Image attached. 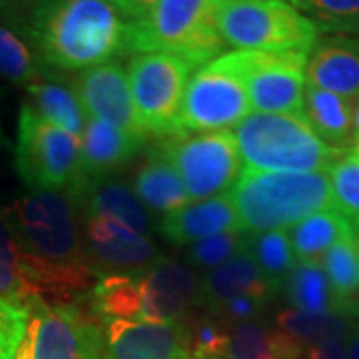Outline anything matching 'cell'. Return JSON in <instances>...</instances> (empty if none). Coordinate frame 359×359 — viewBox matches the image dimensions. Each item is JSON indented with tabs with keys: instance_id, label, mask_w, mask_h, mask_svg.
Here are the masks:
<instances>
[{
	"instance_id": "6da1fadb",
	"label": "cell",
	"mask_w": 359,
	"mask_h": 359,
	"mask_svg": "<svg viewBox=\"0 0 359 359\" xmlns=\"http://www.w3.org/2000/svg\"><path fill=\"white\" fill-rule=\"evenodd\" d=\"M25 250L28 276L40 297L70 304L88 294L100 271L92 262L76 210L58 192H32L6 210Z\"/></svg>"
},
{
	"instance_id": "7a4b0ae2",
	"label": "cell",
	"mask_w": 359,
	"mask_h": 359,
	"mask_svg": "<svg viewBox=\"0 0 359 359\" xmlns=\"http://www.w3.org/2000/svg\"><path fill=\"white\" fill-rule=\"evenodd\" d=\"M14 22L36 60L86 70L124 54L126 22L110 0H11Z\"/></svg>"
},
{
	"instance_id": "3957f363",
	"label": "cell",
	"mask_w": 359,
	"mask_h": 359,
	"mask_svg": "<svg viewBox=\"0 0 359 359\" xmlns=\"http://www.w3.org/2000/svg\"><path fill=\"white\" fill-rule=\"evenodd\" d=\"M198 278L174 257H158L142 268L106 271L88 295L94 318L168 323L182 321L196 306Z\"/></svg>"
},
{
	"instance_id": "277c9868",
	"label": "cell",
	"mask_w": 359,
	"mask_h": 359,
	"mask_svg": "<svg viewBox=\"0 0 359 359\" xmlns=\"http://www.w3.org/2000/svg\"><path fill=\"white\" fill-rule=\"evenodd\" d=\"M230 198L245 233L287 230L318 212L339 210L327 172H254L242 168Z\"/></svg>"
},
{
	"instance_id": "5b68a950",
	"label": "cell",
	"mask_w": 359,
	"mask_h": 359,
	"mask_svg": "<svg viewBox=\"0 0 359 359\" xmlns=\"http://www.w3.org/2000/svg\"><path fill=\"white\" fill-rule=\"evenodd\" d=\"M219 0H158L138 20L126 22L124 54H170L202 68L224 54L218 30Z\"/></svg>"
},
{
	"instance_id": "8992f818",
	"label": "cell",
	"mask_w": 359,
	"mask_h": 359,
	"mask_svg": "<svg viewBox=\"0 0 359 359\" xmlns=\"http://www.w3.org/2000/svg\"><path fill=\"white\" fill-rule=\"evenodd\" d=\"M242 168L254 172H330L349 148H334L304 114H248L233 130Z\"/></svg>"
},
{
	"instance_id": "52a82bcc",
	"label": "cell",
	"mask_w": 359,
	"mask_h": 359,
	"mask_svg": "<svg viewBox=\"0 0 359 359\" xmlns=\"http://www.w3.org/2000/svg\"><path fill=\"white\" fill-rule=\"evenodd\" d=\"M218 30L226 46L248 52H306L320 30L283 0H219Z\"/></svg>"
},
{
	"instance_id": "ba28073f",
	"label": "cell",
	"mask_w": 359,
	"mask_h": 359,
	"mask_svg": "<svg viewBox=\"0 0 359 359\" xmlns=\"http://www.w3.org/2000/svg\"><path fill=\"white\" fill-rule=\"evenodd\" d=\"M25 309V335L14 359H100V321L90 318L78 302L56 304L32 297Z\"/></svg>"
},
{
	"instance_id": "9c48e42d",
	"label": "cell",
	"mask_w": 359,
	"mask_h": 359,
	"mask_svg": "<svg viewBox=\"0 0 359 359\" xmlns=\"http://www.w3.org/2000/svg\"><path fill=\"white\" fill-rule=\"evenodd\" d=\"M14 162L32 192L70 190L82 176L80 138L48 124L25 104L18 118Z\"/></svg>"
},
{
	"instance_id": "30bf717a",
	"label": "cell",
	"mask_w": 359,
	"mask_h": 359,
	"mask_svg": "<svg viewBox=\"0 0 359 359\" xmlns=\"http://www.w3.org/2000/svg\"><path fill=\"white\" fill-rule=\"evenodd\" d=\"M250 110L244 80L231 52H226L188 80L178 116V136L236 128Z\"/></svg>"
},
{
	"instance_id": "8fae6325",
	"label": "cell",
	"mask_w": 359,
	"mask_h": 359,
	"mask_svg": "<svg viewBox=\"0 0 359 359\" xmlns=\"http://www.w3.org/2000/svg\"><path fill=\"white\" fill-rule=\"evenodd\" d=\"M192 66L170 54H136L126 68L132 102L142 130L178 136V116Z\"/></svg>"
},
{
	"instance_id": "7c38bea8",
	"label": "cell",
	"mask_w": 359,
	"mask_h": 359,
	"mask_svg": "<svg viewBox=\"0 0 359 359\" xmlns=\"http://www.w3.org/2000/svg\"><path fill=\"white\" fill-rule=\"evenodd\" d=\"M160 148L178 170L192 202L228 194L242 174L238 144L228 130L182 134L162 142Z\"/></svg>"
},
{
	"instance_id": "4fadbf2b",
	"label": "cell",
	"mask_w": 359,
	"mask_h": 359,
	"mask_svg": "<svg viewBox=\"0 0 359 359\" xmlns=\"http://www.w3.org/2000/svg\"><path fill=\"white\" fill-rule=\"evenodd\" d=\"M306 52H231L254 112L304 114Z\"/></svg>"
},
{
	"instance_id": "5bb4252c",
	"label": "cell",
	"mask_w": 359,
	"mask_h": 359,
	"mask_svg": "<svg viewBox=\"0 0 359 359\" xmlns=\"http://www.w3.org/2000/svg\"><path fill=\"white\" fill-rule=\"evenodd\" d=\"M98 321L102 327L100 359H190V325L184 320Z\"/></svg>"
},
{
	"instance_id": "9a60e30c",
	"label": "cell",
	"mask_w": 359,
	"mask_h": 359,
	"mask_svg": "<svg viewBox=\"0 0 359 359\" xmlns=\"http://www.w3.org/2000/svg\"><path fill=\"white\" fill-rule=\"evenodd\" d=\"M74 92L88 118L148 136L142 130L134 110L126 70L118 62L108 60L80 70L74 82Z\"/></svg>"
},
{
	"instance_id": "2e32d148",
	"label": "cell",
	"mask_w": 359,
	"mask_h": 359,
	"mask_svg": "<svg viewBox=\"0 0 359 359\" xmlns=\"http://www.w3.org/2000/svg\"><path fill=\"white\" fill-rule=\"evenodd\" d=\"M84 238L92 262L120 269L142 268L158 259V250L150 236L130 228L126 222L98 214L86 216Z\"/></svg>"
},
{
	"instance_id": "e0dca14e",
	"label": "cell",
	"mask_w": 359,
	"mask_h": 359,
	"mask_svg": "<svg viewBox=\"0 0 359 359\" xmlns=\"http://www.w3.org/2000/svg\"><path fill=\"white\" fill-rule=\"evenodd\" d=\"M268 278L259 271L250 254L233 257L219 268L205 271L198 280L196 306L205 308L212 316H218L230 299L236 297H254L262 304H268L278 294Z\"/></svg>"
},
{
	"instance_id": "ac0fdd59",
	"label": "cell",
	"mask_w": 359,
	"mask_h": 359,
	"mask_svg": "<svg viewBox=\"0 0 359 359\" xmlns=\"http://www.w3.org/2000/svg\"><path fill=\"white\" fill-rule=\"evenodd\" d=\"M306 80L316 88L355 102L359 98V39L344 34L320 36L308 56Z\"/></svg>"
},
{
	"instance_id": "d6986e66",
	"label": "cell",
	"mask_w": 359,
	"mask_h": 359,
	"mask_svg": "<svg viewBox=\"0 0 359 359\" xmlns=\"http://www.w3.org/2000/svg\"><path fill=\"white\" fill-rule=\"evenodd\" d=\"M224 231H244L228 194L192 202L160 222V233L174 245H194Z\"/></svg>"
},
{
	"instance_id": "ffe728a7",
	"label": "cell",
	"mask_w": 359,
	"mask_h": 359,
	"mask_svg": "<svg viewBox=\"0 0 359 359\" xmlns=\"http://www.w3.org/2000/svg\"><path fill=\"white\" fill-rule=\"evenodd\" d=\"M144 142V134H134L102 120L86 118L80 136V180L106 178V174L124 166L138 154Z\"/></svg>"
},
{
	"instance_id": "44dd1931",
	"label": "cell",
	"mask_w": 359,
	"mask_h": 359,
	"mask_svg": "<svg viewBox=\"0 0 359 359\" xmlns=\"http://www.w3.org/2000/svg\"><path fill=\"white\" fill-rule=\"evenodd\" d=\"M70 200L74 198L84 208V216L108 214L126 222L130 228L140 233H150L152 219L136 192L124 182L108 178L80 180L70 190Z\"/></svg>"
},
{
	"instance_id": "7402d4cb",
	"label": "cell",
	"mask_w": 359,
	"mask_h": 359,
	"mask_svg": "<svg viewBox=\"0 0 359 359\" xmlns=\"http://www.w3.org/2000/svg\"><path fill=\"white\" fill-rule=\"evenodd\" d=\"M134 192L140 198L142 204L146 205V210H152L154 214L162 216L192 204L178 170L160 146L150 150L144 164L138 168L134 178Z\"/></svg>"
},
{
	"instance_id": "603a6c76",
	"label": "cell",
	"mask_w": 359,
	"mask_h": 359,
	"mask_svg": "<svg viewBox=\"0 0 359 359\" xmlns=\"http://www.w3.org/2000/svg\"><path fill=\"white\" fill-rule=\"evenodd\" d=\"M353 100L306 84L304 116L325 144L347 148L353 142Z\"/></svg>"
},
{
	"instance_id": "cb8c5ba5",
	"label": "cell",
	"mask_w": 359,
	"mask_h": 359,
	"mask_svg": "<svg viewBox=\"0 0 359 359\" xmlns=\"http://www.w3.org/2000/svg\"><path fill=\"white\" fill-rule=\"evenodd\" d=\"M359 230V218H353L341 210H325L295 224L290 231V242L297 262H321L325 252Z\"/></svg>"
},
{
	"instance_id": "d4e9b609",
	"label": "cell",
	"mask_w": 359,
	"mask_h": 359,
	"mask_svg": "<svg viewBox=\"0 0 359 359\" xmlns=\"http://www.w3.org/2000/svg\"><path fill=\"white\" fill-rule=\"evenodd\" d=\"M306 347L290 335L268 330L257 321H242L230 327L224 359H302Z\"/></svg>"
},
{
	"instance_id": "484cf974",
	"label": "cell",
	"mask_w": 359,
	"mask_h": 359,
	"mask_svg": "<svg viewBox=\"0 0 359 359\" xmlns=\"http://www.w3.org/2000/svg\"><path fill=\"white\" fill-rule=\"evenodd\" d=\"M32 297H40L25 262V250L8 212H0V299L25 308Z\"/></svg>"
},
{
	"instance_id": "4316f807",
	"label": "cell",
	"mask_w": 359,
	"mask_h": 359,
	"mask_svg": "<svg viewBox=\"0 0 359 359\" xmlns=\"http://www.w3.org/2000/svg\"><path fill=\"white\" fill-rule=\"evenodd\" d=\"M321 266L344 316H359V230L335 242L321 257Z\"/></svg>"
},
{
	"instance_id": "83f0119b",
	"label": "cell",
	"mask_w": 359,
	"mask_h": 359,
	"mask_svg": "<svg viewBox=\"0 0 359 359\" xmlns=\"http://www.w3.org/2000/svg\"><path fill=\"white\" fill-rule=\"evenodd\" d=\"M282 285L285 299L294 306V309L320 313L332 311L344 316L341 304L332 290L321 262H297Z\"/></svg>"
},
{
	"instance_id": "f1b7e54d",
	"label": "cell",
	"mask_w": 359,
	"mask_h": 359,
	"mask_svg": "<svg viewBox=\"0 0 359 359\" xmlns=\"http://www.w3.org/2000/svg\"><path fill=\"white\" fill-rule=\"evenodd\" d=\"M26 92L30 96L28 106L42 120L76 138L82 136L86 124V112L74 90L56 82H34L26 86Z\"/></svg>"
},
{
	"instance_id": "f546056e",
	"label": "cell",
	"mask_w": 359,
	"mask_h": 359,
	"mask_svg": "<svg viewBox=\"0 0 359 359\" xmlns=\"http://www.w3.org/2000/svg\"><path fill=\"white\" fill-rule=\"evenodd\" d=\"M278 330L290 335L306 349L318 346L327 339H349L351 323L347 318L332 311H302V309L285 308L276 316Z\"/></svg>"
},
{
	"instance_id": "4dcf8cb0",
	"label": "cell",
	"mask_w": 359,
	"mask_h": 359,
	"mask_svg": "<svg viewBox=\"0 0 359 359\" xmlns=\"http://www.w3.org/2000/svg\"><path fill=\"white\" fill-rule=\"evenodd\" d=\"M259 271L276 287H282L287 273L297 264L294 248L290 242V233L285 230L250 233V252Z\"/></svg>"
},
{
	"instance_id": "1f68e13d",
	"label": "cell",
	"mask_w": 359,
	"mask_h": 359,
	"mask_svg": "<svg viewBox=\"0 0 359 359\" xmlns=\"http://www.w3.org/2000/svg\"><path fill=\"white\" fill-rule=\"evenodd\" d=\"M299 11L313 20L320 34L359 39V0H304Z\"/></svg>"
},
{
	"instance_id": "d6a6232c",
	"label": "cell",
	"mask_w": 359,
	"mask_h": 359,
	"mask_svg": "<svg viewBox=\"0 0 359 359\" xmlns=\"http://www.w3.org/2000/svg\"><path fill=\"white\" fill-rule=\"evenodd\" d=\"M0 76L13 80L14 84L40 82L39 60L25 40L11 28L0 25Z\"/></svg>"
},
{
	"instance_id": "836d02e7",
	"label": "cell",
	"mask_w": 359,
	"mask_h": 359,
	"mask_svg": "<svg viewBox=\"0 0 359 359\" xmlns=\"http://www.w3.org/2000/svg\"><path fill=\"white\" fill-rule=\"evenodd\" d=\"M250 252V233L245 231H224L210 236L202 242H196L188 252L194 266L214 269L231 262L233 257L244 256Z\"/></svg>"
},
{
	"instance_id": "e575fe53",
	"label": "cell",
	"mask_w": 359,
	"mask_h": 359,
	"mask_svg": "<svg viewBox=\"0 0 359 359\" xmlns=\"http://www.w3.org/2000/svg\"><path fill=\"white\" fill-rule=\"evenodd\" d=\"M341 212L359 218V150L351 148L327 172Z\"/></svg>"
},
{
	"instance_id": "d590c367",
	"label": "cell",
	"mask_w": 359,
	"mask_h": 359,
	"mask_svg": "<svg viewBox=\"0 0 359 359\" xmlns=\"http://www.w3.org/2000/svg\"><path fill=\"white\" fill-rule=\"evenodd\" d=\"M190 359L224 358L230 327L214 318H200L190 321Z\"/></svg>"
},
{
	"instance_id": "8d00e7d4",
	"label": "cell",
	"mask_w": 359,
	"mask_h": 359,
	"mask_svg": "<svg viewBox=\"0 0 359 359\" xmlns=\"http://www.w3.org/2000/svg\"><path fill=\"white\" fill-rule=\"evenodd\" d=\"M25 308L0 299V359H14L26 327Z\"/></svg>"
},
{
	"instance_id": "74e56055",
	"label": "cell",
	"mask_w": 359,
	"mask_h": 359,
	"mask_svg": "<svg viewBox=\"0 0 359 359\" xmlns=\"http://www.w3.org/2000/svg\"><path fill=\"white\" fill-rule=\"evenodd\" d=\"M306 359H347V341L327 339L306 349Z\"/></svg>"
},
{
	"instance_id": "f35d334b",
	"label": "cell",
	"mask_w": 359,
	"mask_h": 359,
	"mask_svg": "<svg viewBox=\"0 0 359 359\" xmlns=\"http://www.w3.org/2000/svg\"><path fill=\"white\" fill-rule=\"evenodd\" d=\"M110 2L114 4L116 11L122 14V18L126 16L128 22H132L150 13L158 0H110Z\"/></svg>"
},
{
	"instance_id": "ab89813d",
	"label": "cell",
	"mask_w": 359,
	"mask_h": 359,
	"mask_svg": "<svg viewBox=\"0 0 359 359\" xmlns=\"http://www.w3.org/2000/svg\"><path fill=\"white\" fill-rule=\"evenodd\" d=\"M347 359H359V323H351V334L347 339Z\"/></svg>"
},
{
	"instance_id": "60d3db41",
	"label": "cell",
	"mask_w": 359,
	"mask_h": 359,
	"mask_svg": "<svg viewBox=\"0 0 359 359\" xmlns=\"http://www.w3.org/2000/svg\"><path fill=\"white\" fill-rule=\"evenodd\" d=\"M353 144L359 146V98L355 100V110H353Z\"/></svg>"
},
{
	"instance_id": "b9f144b4",
	"label": "cell",
	"mask_w": 359,
	"mask_h": 359,
	"mask_svg": "<svg viewBox=\"0 0 359 359\" xmlns=\"http://www.w3.org/2000/svg\"><path fill=\"white\" fill-rule=\"evenodd\" d=\"M283 2L292 4V6H295L297 11H299V8H302V4H304V0H283Z\"/></svg>"
},
{
	"instance_id": "7bdbcfd3",
	"label": "cell",
	"mask_w": 359,
	"mask_h": 359,
	"mask_svg": "<svg viewBox=\"0 0 359 359\" xmlns=\"http://www.w3.org/2000/svg\"><path fill=\"white\" fill-rule=\"evenodd\" d=\"M8 2H11V0H0V6H6Z\"/></svg>"
},
{
	"instance_id": "ee69618b",
	"label": "cell",
	"mask_w": 359,
	"mask_h": 359,
	"mask_svg": "<svg viewBox=\"0 0 359 359\" xmlns=\"http://www.w3.org/2000/svg\"><path fill=\"white\" fill-rule=\"evenodd\" d=\"M216 359H224V358H216Z\"/></svg>"
},
{
	"instance_id": "f6af8a7d",
	"label": "cell",
	"mask_w": 359,
	"mask_h": 359,
	"mask_svg": "<svg viewBox=\"0 0 359 359\" xmlns=\"http://www.w3.org/2000/svg\"><path fill=\"white\" fill-rule=\"evenodd\" d=\"M355 148H358V150H359V146H355Z\"/></svg>"
}]
</instances>
